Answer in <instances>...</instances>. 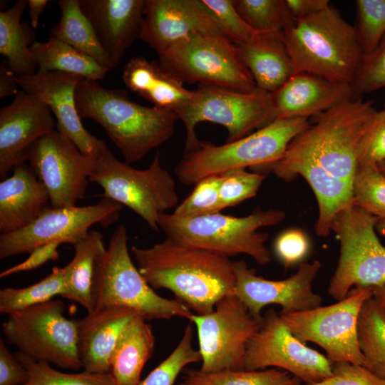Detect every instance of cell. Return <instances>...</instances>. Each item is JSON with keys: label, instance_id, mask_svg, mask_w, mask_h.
<instances>
[{"label": "cell", "instance_id": "cb8c5ba5", "mask_svg": "<svg viewBox=\"0 0 385 385\" xmlns=\"http://www.w3.org/2000/svg\"><path fill=\"white\" fill-rule=\"evenodd\" d=\"M276 118H308L354 99L351 85L295 73L272 93Z\"/></svg>", "mask_w": 385, "mask_h": 385}, {"label": "cell", "instance_id": "9c48e42d", "mask_svg": "<svg viewBox=\"0 0 385 385\" xmlns=\"http://www.w3.org/2000/svg\"><path fill=\"white\" fill-rule=\"evenodd\" d=\"M158 56L160 65L183 83L241 92L257 88L237 46L222 34L191 36Z\"/></svg>", "mask_w": 385, "mask_h": 385}, {"label": "cell", "instance_id": "277c9868", "mask_svg": "<svg viewBox=\"0 0 385 385\" xmlns=\"http://www.w3.org/2000/svg\"><path fill=\"white\" fill-rule=\"evenodd\" d=\"M295 73L351 84L363 53L354 26L329 6L284 32Z\"/></svg>", "mask_w": 385, "mask_h": 385}, {"label": "cell", "instance_id": "ab89813d", "mask_svg": "<svg viewBox=\"0 0 385 385\" xmlns=\"http://www.w3.org/2000/svg\"><path fill=\"white\" fill-rule=\"evenodd\" d=\"M192 327L189 324L175 349L137 385H173L187 365L202 361L199 350L192 347Z\"/></svg>", "mask_w": 385, "mask_h": 385}, {"label": "cell", "instance_id": "e575fe53", "mask_svg": "<svg viewBox=\"0 0 385 385\" xmlns=\"http://www.w3.org/2000/svg\"><path fill=\"white\" fill-rule=\"evenodd\" d=\"M301 381L290 373L274 368L261 370H222L202 372L189 370L180 385H299Z\"/></svg>", "mask_w": 385, "mask_h": 385}, {"label": "cell", "instance_id": "d6a6232c", "mask_svg": "<svg viewBox=\"0 0 385 385\" xmlns=\"http://www.w3.org/2000/svg\"><path fill=\"white\" fill-rule=\"evenodd\" d=\"M28 0H18L11 7L0 12V53L16 76H31L38 71L23 25L22 14Z\"/></svg>", "mask_w": 385, "mask_h": 385}, {"label": "cell", "instance_id": "603a6c76", "mask_svg": "<svg viewBox=\"0 0 385 385\" xmlns=\"http://www.w3.org/2000/svg\"><path fill=\"white\" fill-rule=\"evenodd\" d=\"M145 0H78L112 68L139 38Z\"/></svg>", "mask_w": 385, "mask_h": 385}, {"label": "cell", "instance_id": "681fc988", "mask_svg": "<svg viewBox=\"0 0 385 385\" xmlns=\"http://www.w3.org/2000/svg\"><path fill=\"white\" fill-rule=\"evenodd\" d=\"M62 245L55 242L36 247L29 252V257L23 262L7 268L0 273V278L10 275L33 270L48 261H55L59 257L58 247Z\"/></svg>", "mask_w": 385, "mask_h": 385}, {"label": "cell", "instance_id": "9f6ffc18", "mask_svg": "<svg viewBox=\"0 0 385 385\" xmlns=\"http://www.w3.org/2000/svg\"><path fill=\"white\" fill-rule=\"evenodd\" d=\"M376 230L383 236L385 237V220H378L376 226Z\"/></svg>", "mask_w": 385, "mask_h": 385}, {"label": "cell", "instance_id": "74e56055", "mask_svg": "<svg viewBox=\"0 0 385 385\" xmlns=\"http://www.w3.org/2000/svg\"><path fill=\"white\" fill-rule=\"evenodd\" d=\"M14 356L29 373V380L23 385H118L111 373H91L83 370L68 373L20 351L14 353Z\"/></svg>", "mask_w": 385, "mask_h": 385}, {"label": "cell", "instance_id": "4dcf8cb0", "mask_svg": "<svg viewBox=\"0 0 385 385\" xmlns=\"http://www.w3.org/2000/svg\"><path fill=\"white\" fill-rule=\"evenodd\" d=\"M30 48L38 69L41 71L73 73L96 81L103 79L109 71L94 59L52 36L46 42L33 43Z\"/></svg>", "mask_w": 385, "mask_h": 385}, {"label": "cell", "instance_id": "44dd1931", "mask_svg": "<svg viewBox=\"0 0 385 385\" xmlns=\"http://www.w3.org/2000/svg\"><path fill=\"white\" fill-rule=\"evenodd\" d=\"M50 108L23 90L0 111V178L27 162L29 151L41 137L55 129Z\"/></svg>", "mask_w": 385, "mask_h": 385}, {"label": "cell", "instance_id": "7dc6e473", "mask_svg": "<svg viewBox=\"0 0 385 385\" xmlns=\"http://www.w3.org/2000/svg\"><path fill=\"white\" fill-rule=\"evenodd\" d=\"M385 160V110L378 111L361 142L358 163L378 165Z\"/></svg>", "mask_w": 385, "mask_h": 385}, {"label": "cell", "instance_id": "5b68a950", "mask_svg": "<svg viewBox=\"0 0 385 385\" xmlns=\"http://www.w3.org/2000/svg\"><path fill=\"white\" fill-rule=\"evenodd\" d=\"M125 226L113 232L106 250L96 261L93 281V312L113 307L132 309L147 321L190 319L192 313L185 304L158 295L133 262Z\"/></svg>", "mask_w": 385, "mask_h": 385}, {"label": "cell", "instance_id": "83f0119b", "mask_svg": "<svg viewBox=\"0 0 385 385\" xmlns=\"http://www.w3.org/2000/svg\"><path fill=\"white\" fill-rule=\"evenodd\" d=\"M237 47L258 89L272 93L295 73L284 32H258Z\"/></svg>", "mask_w": 385, "mask_h": 385}, {"label": "cell", "instance_id": "30bf717a", "mask_svg": "<svg viewBox=\"0 0 385 385\" xmlns=\"http://www.w3.org/2000/svg\"><path fill=\"white\" fill-rule=\"evenodd\" d=\"M378 220L353 203L334 217L330 230L339 242L340 253L328 293L336 301L352 287L372 289L385 283V247L376 234Z\"/></svg>", "mask_w": 385, "mask_h": 385}, {"label": "cell", "instance_id": "d590c367", "mask_svg": "<svg viewBox=\"0 0 385 385\" xmlns=\"http://www.w3.org/2000/svg\"><path fill=\"white\" fill-rule=\"evenodd\" d=\"M63 267H53L51 272L39 282L22 288L6 287L0 290V312L4 314L26 309L53 299L64 292Z\"/></svg>", "mask_w": 385, "mask_h": 385}, {"label": "cell", "instance_id": "4fadbf2b", "mask_svg": "<svg viewBox=\"0 0 385 385\" xmlns=\"http://www.w3.org/2000/svg\"><path fill=\"white\" fill-rule=\"evenodd\" d=\"M372 296L371 288L356 287L335 304L279 314L299 340L322 347L332 364L348 361L366 366L359 344L357 323L362 304Z\"/></svg>", "mask_w": 385, "mask_h": 385}, {"label": "cell", "instance_id": "b9f144b4", "mask_svg": "<svg viewBox=\"0 0 385 385\" xmlns=\"http://www.w3.org/2000/svg\"><path fill=\"white\" fill-rule=\"evenodd\" d=\"M221 175L206 177L195 184L192 192L175 208L173 214L180 218H191L220 212Z\"/></svg>", "mask_w": 385, "mask_h": 385}, {"label": "cell", "instance_id": "f6af8a7d", "mask_svg": "<svg viewBox=\"0 0 385 385\" xmlns=\"http://www.w3.org/2000/svg\"><path fill=\"white\" fill-rule=\"evenodd\" d=\"M211 11L222 33L237 46L252 40L258 32L242 19L231 0H202Z\"/></svg>", "mask_w": 385, "mask_h": 385}, {"label": "cell", "instance_id": "4316f807", "mask_svg": "<svg viewBox=\"0 0 385 385\" xmlns=\"http://www.w3.org/2000/svg\"><path fill=\"white\" fill-rule=\"evenodd\" d=\"M125 86L150 103L154 107L177 113L191 101L193 91L165 71L156 61L143 56L133 57L125 65L121 76Z\"/></svg>", "mask_w": 385, "mask_h": 385}, {"label": "cell", "instance_id": "8992f818", "mask_svg": "<svg viewBox=\"0 0 385 385\" xmlns=\"http://www.w3.org/2000/svg\"><path fill=\"white\" fill-rule=\"evenodd\" d=\"M309 125L308 118H276L240 139L220 145L202 142L184 152L175 175L185 185L235 169L264 168L284 155L291 141Z\"/></svg>", "mask_w": 385, "mask_h": 385}, {"label": "cell", "instance_id": "7402d4cb", "mask_svg": "<svg viewBox=\"0 0 385 385\" xmlns=\"http://www.w3.org/2000/svg\"><path fill=\"white\" fill-rule=\"evenodd\" d=\"M222 31L202 0H145L139 38L158 54L191 36Z\"/></svg>", "mask_w": 385, "mask_h": 385}, {"label": "cell", "instance_id": "f546056e", "mask_svg": "<svg viewBox=\"0 0 385 385\" xmlns=\"http://www.w3.org/2000/svg\"><path fill=\"white\" fill-rule=\"evenodd\" d=\"M103 234L89 230L76 243L74 255L63 267L64 292L62 297L79 304L87 312H93L92 288L97 259L106 250Z\"/></svg>", "mask_w": 385, "mask_h": 385}, {"label": "cell", "instance_id": "ba28073f", "mask_svg": "<svg viewBox=\"0 0 385 385\" xmlns=\"http://www.w3.org/2000/svg\"><path fill=\"white\" fill-rule=\"evenodd\" d=\"M377 111L371 101L351 100L315 116L294 139L329 173L352 185L361 142Z\"/></svg>", "mask_w": 385, "mask_h": 385}, {"label": "cell", "instance_id": "8fae6325", "mask_svg": "<svg viewBox=\"0 0 385 385\" xmlns=\"http://www.w3.org/2000/svg\"><path fill=\"white\" fill-rule=\"evenodd\" d=\"M176 115L186 130L184 152L200 144L195 128L201 122L224 126L228 133L227 142H232L276 119L272 93L258 88L251 92H241L204 85H199L198 88L193 91L190 103Z\"/></svg>", "mask_w": 385, "mask_h": 385}, {"label": "cell", "instance_id": "8d00e7d4", "mask_svg": "<svg viewBox=\"0 0 385 385\" xmlns=\"http://www.w3.org/2000/svg\"><path fill=\"white\" fill-rule=\"evenodd\" d=\"M242 19L257 32H284L294 26L286 0H234Z\"/></svg>", "mask_w": 385, "mask_h": 385}, {"label": "cell", "instance_id": "9a60e30c", "mask_svg": "<svg viewBox=\"0 0 385 385\" xmlns=\"http://www.w3.org/2000/svg\"><path fill=\"white\" fill-rule=\"evenodd\" d=\"M270 366L290 373L304 384L319 382L332 374L327 357L299 340L273 309L262 315L259 329L247 344L244 359L245 370Z\"/></svg>", "mask_w": 385, "mask_h": 385}, {"label": "cell", "instance_id": "ac0fdd59", "mask_svg": "<svg viewBox=\"0 0 385 385\" xmlns=\"http://www.w3.org/2000/svg\"><path fill=\"white\" fill-rule=\"evenodd\" d=\"M322 267L319 260L300 264L295 274L282 280L258 276L244 260L233 262L235 294L257 319H262V309L269 304H279V313L289 314L321 306L322 297L314 292L313 282Z\"/></svg>", "mask_w": 385, "mask_h": 385}, {"label": "cell", "instance_id": "db71d44e", "mask_svg": "<svg viewBox=\"0 0 385 385\" xmlns=\"http://www.w3.org/2000/svg\"><path fill=\"white\" fill-rule=\"evenodd\" d=\"M49 2L48 0H28L29 16L34 29L38 27L39 18Z\"/></svg>", "mask_w": 385, "mask_h": 385}, {"label": "cell", "instance_id": "7bdbcfd3", "mask_svg": "<svg viewBox=\"0 0 385 385\" xmlns=\"http://www.w3.org/2000/svg\"><path fill=\"white\" fill-rule=\"evenodd\" d=\"M220 175V199L222 210L255 197L265 178V175L248 172L245 168L232 169Z\"/></svg>", "mask_w": 385, "mask_h": 385}, {"label": "cell", "instance_id": "5bb4252c", "mask_svg": "<svg viewBox=\"0 0 385 385\" xmlns=\"http://www.w3.org/2000/svg\"><path fill=\"white\" fill-rule=\"evenodd\" d=\"M202 372L244 369L246 346L259 329L262 319L255 318L235 294H229L205 314H192Z\"/></svg>", "mask_w": 385, "mask_h": 385}, {"label": "cell", "instance_id": "7a4b0ae2", "mask_svg": "<svg viewBox=\"0 0 385 385\" xmlns=\"http://www.w3.org/2000/svg\"><path fill=\"white\" fill-rule=\"evenodd\" d=\"M76 103L80 118L97 122L129 164L170 140L178 119L173 111L133 102L124 90L85 78L77 88Z\"/></svg>", "mask_w": 385, "mask_h": 385}, {"label": "cell", "instance_id": "f35d334b", "mask_svg": "<svg viewBox=\"0 0 385 385\" xmlns=\"http://www.w3.org/2000/svg\"><path fill=\"white\" fill-rule=\"evenodd\" d=\"M353 204L385 220V174L377 165L358 166L352 182Z\"/></svg>", "mask_w": 385, "mask_h": 385}, {"label": "cell", "instance_id": "3957f363", "mask_svg": "<svg viewBox=\"0 0 385 385\" xmlns=\"http://www.w3.org/2000/svg\"><path fill=\"white\" fill-rule=\"evenodd\" d=\"M284 212L278 209L257 207L248 215L234 217L221 212L180 218L173 213H161L158 226L166 238L180 245L212 252L227 257L245 254L258 264L271 262L266 246L268 234L260 231L283 221Z\"/></svg>", "mask_w": 385, "mask_h": 385}, {"label": "cell", "instance_id": "ffe728a7", "mask_svg": "<svg viewBox=\"0 0 385 385\" xmlns=\"http://www.w3.org/2000/svg\"><path fill=\"white\" fill-rule=\"evenodd\" d=\"M283 180L302 176L312 189L318 204L317 235L327 237L335 215L353 203L352 185L329 173L304 146L293 139L282 157L265 166Z\"/></svg>", "mask_w": 385, "mask_h": 385}, {"label": "cell", "instance_id": "f5cc1de1", "mask_svg": "<svg viewBox=\"0 0 385 385\" xmlns=\"http://www.w3.org/2000/svg\"><path fill=\"white\" fill-rule=\"evenodd\" d=\"M16 74L9 68L6 60H3L0 65V98H3L16 95L18 83Z\"/></svg>", "mask_w": 385, "mask_h": 385}, {"label": "cell", "instance_id": "d4e9b609", "mask_svg": "<svg viewBox=\"0 0 385 385\" xmlns=\"http://www.w3.org/2000/svg\"><path fill=\"white\" fill-rule=\"evenodd\" d=\"M137 314L130 308L113 307L76 319L77 350L83 371L111 373V359L118 338Z\"/></svg>", "mask_w": 385, "mask_h": 385}, {"label": "cell", "instance_id": "1f68e13d", "mask_svg": "<svg viewBox=\"0 0 385 385\" xmlns=\"http://www.w3.org/2000/svg\"><path fill=\"white\" fill-rule=\"evenodd\" d=\"M58 5L61 17L58 23L51 29V36L94 59L107 69H112L91 23L81 9L78 0H60Z\"/></svg>", "mask_w": 385, "mask_h": 385}, {"label": "cell", "instance_id": "816d5d0a", "mask_svg": "<svg viewBox=\"0 0 385 385\" xmlns=\"http://www.w3.org/2000/svg\"><path fill=\"white\" fill-rule=\"evenodd\" d=\"M286 3L295 22L308 18L330 6L329 0H286Z\"/></svg>", "mask_w": 385, "mask_h": 385}, {"label": "cell", "instance_id": "6f0895ef", "mask_svg": "<svg viewBox=\"0 0 385 385\" xmlns=\"http://www.w3.org/2000/svg\"><path fill=\"white\" fill-rule=\"evenodd\" d=\"M377 165H378L379 170H381V172L383 173L384 174H385V160L381 162Z\"/></svg>", "mask_w": 385, "mask_h": 385}, {"label": "cell", "instance_id": "7c38bea8", "mask_svg": "<svg viewBox=\"0 0 385 385\" xmlns=\"http://www.w3.org/2000/svg\"><path fill=\"white\" fill-rule=\"evenodd\" d=\"M65 304L52 299L7 315L1 332L7 343L35 360L68 370L82 369L76 319L64 316Z\"/></svg>", "mask_w": 385, "mask_h": 385}, {"label": "cell", "instance_id": "c3c4849f", "mask_svg": "<svg viewBox=\"0 0 385 385\" xmlns=\"http://www.w3.org/2000/svg\"><path fill=\"white\" fill-rule=\"evenodd\" d=\"M274 250L278 258L287 268L304 257L309 250V242L302 231L291 229L278 236Z\"/></svg>", "mask_w": 385, "mask_h": 385}, {"label": "cell", "instance_id": "f907efd6", "mask_svg": "<svg viewBox=\"0 0 385 385\" xmlns=\"http://www.w3.org/2000/svg\"><path fill=\"white\" fill-rule=\"evenodd\" d=\"M29 380L26 368L0 339V385H23Z\"/></svg>", "mask_w": 385, "mask_h": 385}, {"label": "cell", "instance_id": "ee69618b", "mask_svg": "<svg viewBox=\"0 0 385 385\" xmlns=\"http://www.w3.org/2000/svg\"><path fill=\"white\" fill-rule=\"evenodd\" d=\"M351 85L354 100L385 88V36L372 52L363 55Z\"/></svg>", "mask_w": 385, "mask_h": 385}, {"label": "cell", "instance_id": "680465c9", "mask_svg": "<svg viewBox=\"0 0 385 385\" xmlns=\"http://www.w3.org/2000/svg\"><path fill=\"white\" fill-rule=\"evenodd\" d=\"M384 110H385V96H384Z\"/></svg>", "mask_w": 385, "mask_h": 385}, {"label": "cell", "instance_id": "6da1fadb", "mask_svg": "<svg viewBox=\"0 0 385 385\" xmlns=\"http://www.w3.org/2000/svg\"><path fill=\"white\" fill-rule=\"evenodd\" d=\"M136 266L154 289H166L197 314L212 312L224 297L234 294L235 275L229 257L188 247L165 238L151 247H130Z\"/></svg>", "mask_w": 385, "mask_h": 385}, {"label": "cell", "instance_id": "2e32d148", "mask_svg": "<svg viewBox=\"0 0 385 385\" xmlns=\"http://www.w3.org/2000/svg\"><path fill=\"white\" fill-rule=\"evenodd\" d=\"M123 205L103 197L94 205L49 207L26 227L0 235V260L29 253L37 247L58 242L74 245L95 224L115 222Z\"/></svg>", "mask_w": 385, "mask_h": 385}, {"label": "cell", "instance_id": "836d02e7", "mask_svg": "<svg viewBox=\"0 0 385 385\" xmlns=\"http://www.w3.org/2000/svg\"><path fill=\"white\" fill-rule=\"evenodd\" d=\"M357 333L366 367L385 379V308L373 296L361 306Z\"/></svg>", "mask_w": 385, "mask_h": 385}, {"label": "cell", "instance_id": "bcb514c9", "mask_svg": "<svg viewBox=\"0 0 385 385\" xmlns=\"http://www.w3.org/2000/svg\"><path fill=\"white\" fill-rule=\"evenodd\" d=\"M332 374L319 382L299 385H385V379L364 366L348 361L332 364Z\"/></svg>", "mask_w": 385, "mask_h": 385}, {"label": "cell", "instance_id": "f1b7e54d", "mask_svg": "<svg viewBox=\"0 0 385 385\" xmlns=\"http://www.w3.org/2000/svg\"><path fill=\"white\" fill-rule=\"evenodd\" d=\"M152 327L140 314L125 325L111 359V373L118 385H137L155 348Z\"/></svg>", "mask_w": 385, "mask_h": 385}, {"label": "cell", "instance_id": "52a82bcc", "mask_svg": "<svg viewBox=\"0 0 385 385\" xmlns=\"http://www.w3.org/2000/svg\"><path fill=\"white\" fill-rule=\"evenodd\" d=\"M89 180L103 188V197L128 207L156 232L159 215L178 205L175 181L158 152L148 168L137 169L117 159L107 146L95 160Z\"/></svg>", "mask_w": 385, "mask_h": 385}, {"label": "cell", "instance_id": "e0dca14e", "mask_svg": "<svg viewBox=\"0 0 385 385\" xmlns=\"http://www.w3.org/2000/svg\"><path fill=\"white\" fill-rule=\"evenodd\" d=\"M95 160L56 128L38 139L27 157L56 208L75 206L83 198Z\"/></svg>", "mask_w": 385, "mask_h": 385}, {"label": "cell", "instance_id": "60d3db41", "mask_svg": "<svg viewBox=\"0 0 385 385\" xmlns=\"http://www.w3.org/2000/svg\"><path fill=\"white\" fill-rule=\"evenodd\" d=\"M354 26L363 55L370 53L385 36V0L356 1Z\"/></svg>", "mask_w": 385, "mask_h": 385}, {"label": "cell", "instance_id": "11a10c76", "mask_svg": "<svg viewBox=\"0 0 385 385\" xmlns=\"http://www.w3.org/2000/svg\"><path fill=\"white\" fill-rule=\"evenodd\" d=\"M373 297L379 302L380 305L385 308V283L371 289Z\"/></svg>", "mask_w": 385, "mask_h": 385}, {"label": "cell", "instance_id": "484cf974", "mask_svg": "<svg viewBox=\"0 0 385 385\" xmlns=\"http://www.w3.org/2000/svg\"><path fill=\"white\" fill-rule=\"evenodd\" d=\"M48 191L28 164L12 170L0 183V232L21 230L51 207Z\"/></svg>", "mask_w": 385, "mask_h": 385}, {"label": "cell", "instance_id": "d6986e66", "mask_svg": "<svg viewBox=\"0 0 385 385\" xmlns=\"http://www.w3.org/2000/svg\"><path fill=\"white\" fill-rule=\"evenodd\" d=\"M83 79L76 74L38 69L33 75L16 77L23 91L38 98L50 108L57 120L56 128L82 153L97 159L108 145L83 127L78 113L76 93Z\"/></svg>", "mask_w": 385, "mask_h": 385}]
</instances>
